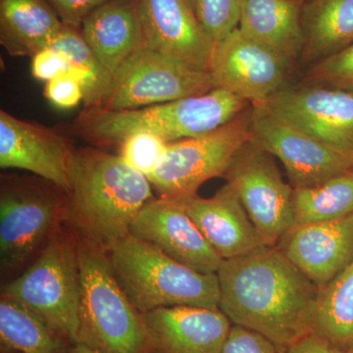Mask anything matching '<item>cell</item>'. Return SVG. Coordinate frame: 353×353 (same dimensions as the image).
I'll list each match as a JSON object with an SVG mask.
<instances>
[{
	"mask_svg": "<svg viewBox=\"0 0 353 353\" xmlns=\"http://www.w3.org/2000/svg\"><path fill=\"white\" fill-rule=\"evenodd\" d=\"M294 227L353 213V169L313 187L294 189Z\"/></svg>",
	"mask_w": 353,
	"mask_h": 353,
	"instance_id": "obj_27",
	"label": "cell"
},
{
	"mask_svg": "<svg viewBox=\"0 0 353 353\" xmlns=\"http://www.w3.org/2000/svg\"><path fill=\"white\" fill-rule=\"evenodd\" d=\"M260 105L326 145L353 153V92L284 87Z\"/></svg>",
	"mask_w": 353,
	"mask_h": 353,
	"instance_id": "obj_13",
	"label": "cell"
},
{
	"mask_svg": "<svg viewBox=\"0 0 353 353\" xmlns=\"http://www.w3.org/2000/svg\"><path fill=\"white\" fill-rule=\"evenodd\" d=\"M74 146L50 128L0 110V167L31 172L68 194V162Z\"/></svg>",
	"mask_w": 353,
	"mask_h": 353,
	"instance_id": "obj_15",
	"label": "cell"
},
{
	"mask_svg": "<svg viewBox=\"0 0 353 353\" xmlns=\"http://www.w3.org/2000/svg\"><path fill=\"white\" fill-rule=\"evenodd\" d=\"M307 80L318 85L353 92V43L320 60L309 72Z\"/></svg>",
	"mask_w": 353,
	"mask_h": 353,
	"instance_id": "obj_30",
	"label": "cell"
},
{
	"mask_svg": "<svg viewBox=\"0 0 353 353\" xmlns=\"http://www.w3.org/2000/svg\"><path fill=\"white\" fill-rule=\"evenodd\" d=\"M179 201L223 260L241 256L266 245L229 183L210 199L196 194Z\"/></svg>",
	"mask_w": 353,
	"mask_h": 353,
	"instance_id": "obj_19",
	"label": "cell"
},
{
	"mask_svg": "<svg viewBox=\"0 0 353 353\" xmlns=\"http://www.w3.org/2000/svg\"><path fill=\"white\" fill-rule=\"evenodd\" d=\"M239 29L290 60L303 51L305 39L297 0H241Z\"/></svg>",
	"mask_w": 353,
	"mask_h": 353,
	"instance_id": "obj_21",
	"label": "cell"
},
{
	"mask_svg": "<svg viewBox=\"0 0 353 353\" xmlns=\"http://www.w3.org/2000/svg\"><path fill=\"white\" fill-rule=\"evenodd\" d=\"M68 353H101L99 350L88 345L87 343L79 341V343H74L70 347Z\"/></svg>",
	"mask_w": 353,
	"mask_h": 353,
	"instance_id": "obj_36",
	"label": "cell"
},
{
	"mask_svg": "<svg viewBox=\"0 0 353 353\" xmlns=\"http://www.w3.org/2000/svg\"><path fill=\"white\" fill-rule=\"evenodd\" d=\"M208 71L145 48L128 60L114 76L112 88L101 108L127 110L197 97L212 90Z\"/></svg>",
	"mask_w": 353,
	"mask_h": 353,
	"instance_id": "obj_10",
	"label": "cell"
},
{
	"mask_svg": "<svg viewBox=\"0 0 353 353\" xmlns=\"http://www.w3.org/2000/svg\"><path fill=\"white\" fill-rule=\"evenodd\" d=\"M224 178L265 245L277 246L294 227V189L283 180L272 155L250 139L234 155Z\"/></svg>",
	"mask_w": 353,
	"mask_h": 353,
	"instance_id": "obj_9",
	"label": "cell"
},
{
	"mask_svg": "<svg viewBox=\"0 0 353 353\" xmlns=\"http://www.w3.org/2000/svg\"><path fill=\"white\" fill-rule=\"evenodd\" d=\"M145 48L208 71L214 43L185 0H139Z\"/></svg>",
	"mask_w": 353,
	"mask_h": 353,
	"instance_id": "obj_18",
	"label": "cell"
},
{
	"mask_svg": "<svg viewBox=\"0 0 353 353\" xmlns=\"http://www.w3.org/2000/svg\"><path fill=\"white\" fill-rule=\"evenodd\" d=\"M143 319L150 353H222L233 325L219 307L159 308Z\"/></svg>",
	"mask_w": 353,
	"mask_h": 353,
	"instance_id": "obj_17",
	"label": "cell"
},
{
	"mask_svg": "<svg viewBox=\"0 0 353 353\" xmlns=\"http://www.w3.org/2000/svg\"><path fill=\"white\" fill-rule=\"evenodd\" d=\"M1 296L29 308L72 345L80 341L81 275L75 236L55 234Z\"/></svg>",
	"mask_w": 353,
	"mask_h": 353,
	"instance_id": "obj_7",
	"label": "cell"
},
{
	"mask_svg": "<svg viewBox=\"0 0 353 353\" xmlns=\"http://www.w3.org/2000/svg\"><path fill=\"white\" fill-rule=\"evenodd\" d=\"M68 194L43 178L2 175L0 185L1 275L25 271L67 219Z\"/></svg>",
	"mask_w": 353,
	"mask_h": 353,
	"instance_id": "obj_6",
	"label": "cell"
},
{
	"mask_svg": "<svg viewBox=\"0 0 353 353\" xmlns=\"http://www.w3.org/2000/svg\"><path fill=\"white\" fill-rule=\"evenodd\" d=\"M194 14L215 44L238 29L241 0H196Z\"/></svg>",
	"mask_w": 353,
	"mask_h": 353,
	"instance_id": "obj_28",
	"label": "cell"
},
{
	"mask_svg": "<svg viewBox=\"0 0 353 353\" xmlns=\"http://www.w3.org/2000/svg\"><path fill=\"white\" fill-rule=\"evenodd\" d=\"M222 353H280L268 339L256 332L232 325Z\"/></svg>",
	"mask_w": 353,
	"mask_h": 353,
	"instance_id": "obj_31",
	"label": "cell"
},
{
	"mask_svg": "<svg viewBox=\"0 0 353 353\" xmlns=\"http://www.w3.org/2000/svg\"><path fill=\"white\" fill-rule=\"evenodd\" d=\"M80 29L113 78L128 60L145 48L139 0H111L88 15Z\"/></svg>",
	"mask_w": 353,
	"mask_h": 353,
	"instance_id": "obj_20",
	"label": "cell"
},
{
	"mask_svg": "<svg viewBox=\"0 0 353 353\" xmlns=\"http://www.w3.org/2000/svg\"><path fill=\"white\" fill-rule=\"evenodd\" d=\"M168 141L150 132H138L128 137L118 146L119 157L134 170L152 175L163 157Z\"/></svg>",
	"mask_w": 353,
	"mask_h": 353,
	"instance_id": "obj_29",
	"label": "cell"
},
{
	"mask_svg": "<svg viewBox=\"0 0 353 353\" xmlns=\"http://www.w3.org/2000/svg\"><path fill=\"white\" fill-rule=\"evenodd\" d=\"M283 353H347L321 336L309 333Z\"/></svg>",
	"mask_w": 353,
	"mask_h": 353,
	"instance_id": "obj_35",
	"label": "cell"
},
{
	"mask_svg": "<svg viewBox=\"0 0 353 353\" xmlns=\"http://www.w3.org/2000/svg\"><path fill=\"white\" fill-rule=\"evenodd\" d=\"M50 46L62 51L68 60L69 75L83 88V108L103 105L113 76L90 50L81 29L64 24Z\"/></svg>",
	"mask_w": 353,
	"mask_h": 353,
	"instance_id": "obj_26",
	"label": "cell"
},
{
	"mask_svg": "<svg viewBox=\"0 0 353 353\" xmlns=\"http://www.w3.org/2000/svg\"><path fill=\"white\" fill-rule=\"evenodd\" d=\"M290 60L236 29L214 44L208 64L213 87L264 103L285 87Z\"/></svg>",
	"mask_w": 353,
	"mask_h": 353,
	"instance_id": "obj_12",
	"label": "cell"
},
{
	"mask_svg": "<svg viewBox=\"0 0 353 353\" xmlns=\"http://www.w3.org/2000/svg\"><path fill=\"white\" fill-rule=\"evenodd\" d=\"M1 352L68 353L72 343L43 318L8 297L0 299Z\"/></svg>",
	"mask_w": 353,
	"mask_h": 353,
	"instance_id": "obj_24",
	"label": "cell"
},
{
	"mask_svg": "<svg viewBox=\"0 0 353 353\" xmlns=\"http://www.w3.org/2000/svg\"><path fill=\"white\" fill-rule=\"evenodd\" d=\"M108 254L121 288L143 314L175 306L219 307L217 274L192 270L132 234Z\"/></svg>",
	"mask_w": 353,
	"mask_h": 353,
	"instance_id": "obj_4",
	"label": "cell"
},
{
	"mask_svg": "<svg viewBox=\"0 0 353 353\" xmlns=\"http://www.w3.org/2000/svg\"><path fill=\"white\" fill-rule=\"evenodd\" d=\"M310 333L341 350L353 341V262L319 290Z\"/></svg>",
	"mask_w": 353,
	"mask_h": 353,
	"instance_id": "obj_25",
	"label": "cell"
},
{
	"mask_svg": "<svg viewBox=\"0 0 353 353\" xmlns=\"http://www.w3.org/2000/svg\"><path fill=\"white\" fill-rule=\"evenodd\" d=\"M347 353H353V341L352 343V345H350V347H348V350H347Z\"/></svg>",
	"mask_w": 353,
	"mask_h": 353,
	"instance_id": "obj_38",
	"label": "cell"
},
{
	"mask_svg": "<svg viewBox=\"0 0 353 353\" xmlns=\"http://www.w3.org/2000/svg\"><path fill=\"white\" fill-rule=\"evenodd\" d=\"M1 353H20V352H1Z\"/></svg>",
	"mask_w": 353,
	"mask_h": 353,
	"instance_id": "obj_39",
	"label": "cell"
},
{
	"mask_svg": "<svg viewBox=\"0 0 353 353\" xmlns=\"http://www.w3.org/2000/svg\"><path fill=\"white\" fill-rule=\"evenodd\" d=\"M130 234L199 273L217 274L223 262L179 201L154 197L132 221Z\"/></svg>",
	"mask_w": 353,
	"mask_h": 353,
	"instance_id": "obj_14",
	"label": "cell"
},
{
	"mask_svg": "<svg viewBox=\"0 0 353 353\" xmlns=\"http://www.w3.org/2000/svg\"><path fill=\"white\" fill-rule=\"evenodd\" d=\"M63 25L48 0H0V43L10 57L32 58Z\"/></svg>",
	"mask_w": 353,
	"mask_h": 353,
	"instance_id": "obj_22",
	"label": "cell"
},
{
	"mask_svg": "<svg viewBox=\"0 0 353 353\" xmlns=\"http://www.w3.org/2000/svg\"><path fill=\"white\" fill-rule=\"evenodd\" d=\"M68 60L64 53L52 46L39 50L32 57V75L43 82L68 74Z\"/></svg>",
	"mask_w": 353,
	"mask_h": 353,
	"instance_id": "obj_33",
	"label": "cell"
},
{
	"mask_svg": "<svg viewBox=\"0 0 353 353\" xmlns=\"http://www.w3.org/2000/svg\"><path fill=\"white\" fill-rule=\"evenodd\" d=\"M252 110L208 134L169 143L148 176L160 197L183 201L196 196L202 183L224 176L234 155L252 139Z\"/></svg>",
	"mask_w": 353,
	"mask_h": 353,
	"instance_id": "obj_8",
	"label": "cell"
},
{
	"mask_svg": "<svg viewBox=\"0 0 353 353\" xmlns=\"http://www.w3.org/2000/svg\"><path fill=\"white\" fill-rule=\"evenodd\" d=\"M250 104L227 90L213 88L197 97L127 110L83 108L72 130L97 148H118L138 132H150L172 143L214 131L245 112Z\"/></svg>",
	"mask_w": 353,
	"mask_h": 353,
	"instance_id": "obj_3",
	"label": "cell"
},
{
	"mask_svg": "<svg viewBox=\"0 0 353 353\" xmlns=\"http://www.w3.org/2000/svg\"><path fill=\"white\" fill-rule=\"evenodd\" d=\"M185 1L187 2L188 6H189L194 12V3H196V0H185Z\"/></svg>",
	"mask_w": 353,
	"mask_h": 353,
	"instance_id": "obj_37",
	"label": "cell"
},
{
	"mask_svg": "<svg viewBox=\"0 0 353 353\" xmlns=\"http://www.w3.org/2000/svg\"><path fill=\"white\" fill-rule=\"evenodd\" d=\"M304 54L322 60L353 43V0H313L303 18Z\"/></svg>",
	"mask_w": 353,
	"mask_h": 353,
	"instance_id": "obj_23",
	"label": "cell"
},
{
	"mask_svg": "<svg viewBox=\"0 0 353 353\" xmlns=\"http://www.w3.org/2000/svg\"><path fill=\"white\" fill-rule=\"evenodd\" d=\"M252 141L284 165L292 189L313 187L353 169V153L326 145L272 113L252 105Z\"/></svg>",
	"mask_w": 353,
	"mask_h": 353,
	"instance_id": "obj_11",
	"label": "cell"
},
{
	"mask_svg": "<svg viewBox=\"0 0 353 353\" xmlns=\"http://www.w3.org/2000/svg\"><path fill=\"white\" fill-rule=\"evenodd\" d=\"M76 240L81 275L79 341L101 353H150L143 314L121 288L108 252L78 234Z\"/></svg>",
	"mask_w": 353,
	"mask_h": 353,
	"instance_id": "obj_5",
	"label": "cell"
},
{
	"mask_svg": "<svg viewBox=\"0 0 353 353\" xmlns=\"http://www.w3.org/2000/svg\"><path fill=\"white\" fill-rule=\"evenodd\" d=\"M68 181L66 222L108 252L129 236L132 221L154 199L145 175L99 148H72Z\"/></svg>",
	"mask_w": 353,
	"mask_h": 353,
	"instance_id": "obj_2",
	"label": "cell"
},
{
	"mask_svg": "<svg viewBox=\"0 0 353 353\" xmlns=\"http://www.w3.org/2000/svg\"><path fill=\"white\" fill-rule=\"evenodd\" d=\"M277 248L321 290L353 262V213L294 227Z\"/></svg>",
	"mask_w": 353,
	"mask_h": 353,
	"instance_id": "obj_16",
	"label": "cell"
},
{
	"mask_svg": "<svg viewBox=\"0 0 353 353\" xmlns=\"http://www.w3.org/2000/svg\"><path fill=\"white\" fill-rule=\"evenodd\" d=\"M43 94L58 108L71 109L83 102V88L69 74L57 77L46 83Z\"/></svg>",
	"mask_w": 353,
	"mask_h": 353,
	"instance_id": "obj_32",
	"label": "cell"
},
{
	"mask_svg": "<svg viewBox=\"0 0 353 353\" xmlns=\"http://www.w3.org/2000/svg\"><path fill=\"white\" fill-rule=\"evenodd\" d=\"M219 308L232 324L256 332L280 353L311 332L319 289L277 246L223 260Z\"/></svg>",
	"mask_w": 353,
	"mask_h": 353,
	"instance_id": "obj_1",
	"label": "cell"
},
{
	"mask_svg": "<svg viewBox=\"0 0 353 353\" xmlns=\"http://www.w3.org/2000/svg\"><path fill=\"white\" fill-rule=\"evenodd\" d=\"M65 25L80 29L83 20L111 0H48Z\"/></svg>",
	"mask_w": 353,
	"mask_h": 353,
	"instance_id": "obj_34",
	"label": "cell"
}]
</instances>
